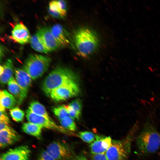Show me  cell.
<instances>
[{"instance_id":"cell-1","label":"cell","mask_w":160,"mask_h":160,"mask_svg":"<svg viewBox=\"0 0 160 160\" xmlns=\"http://www.w3.org/2000/svg\"><path fill=\"white\" fill-rule=\"evenodd\" d=\"M136 143L139 153L142 155L153 153L160 147V133L148 121L136 137Z\"/></svg>"},{"instance_id":"cell-2","label":"cell","mask_w":160,"mask_h":160,"mask_svg":"<svg viewBox=\"0 0 160 160\" xmlns=\"http://www.w3.org/2000/svg\"><path fill=\"white\" fill-rule=\"evenodd\" d=\"M73 41L78 54L84 57L92 54L97 48L99 42L96 34L85 27L81 28L76 31Z\"/></svg>"},{"instance_id":"cell-3","label":"cell","mask_w":160,"mask_h":160,"mask_svg":"<svg viewBox=\"0 0 160 160\" xmlns=\"http://www.w3.org/2000/svg\"><path fill=\"white\" fill-rule=\"evenodd\" d=\"M138 126L137 123L135 124L123 139L112 140L110 146L105 152L108 160L127 159Z\"/></svg>"},{"instance_id":"cell-4","label":"cell","mask_w":160,"mask_h":160,"mask_svg":"<svg viewBox=\"0 0 160 160\" xmlns=\"http://www.w3.org/2000/svg\"><path fill=\"white\" fill-rule=\"evenodd\" d=\"M72 81H75V79L72 71L67 68L58 67L46 77L43 82L42 88L46 94L49 96L53 89Z\"/></svg>"},{"instance_id":"cell-5","label":"cell","mask_w":160,"mask_h":160,"mask_svg":"<svg viewBox=\"0 0 160 160\" xmlns=\"http://www.w3.org/2000/svg\"><path fill=\"white\" fill-rule=\"evenodd\" d=\"M51 61V59L48 56L31 54L25 61L23 69L32 80H35L42 76L47 71Z\"/></svg>"},{"instance_id":"cell-6","label":"cell","mask_w":160,"mask_h":160,"mask_svg":"<svg viewBox=\"0 0 160 160\" xmlns=\"http://www.w3.org/2000/svg\"><path fill=\"white\" fill-rule=\"evenodd\" d=\"M79 90L76 82L72 81L53 89L49 96L54 100L60 101L76 95L79 93Z\"/></svg>"},{"instance_id":"cell-7","label":"cell","mask_w":160,"mask_h":160,"mask_svg":"<svg viewBox=\"0 0 160 160\" xmlns=\"http://www.w3.org/2000/svg\"><path fill=\"white\" fill-rule=\"evenodd\" d=\"M46 151L54 160H68L72 157L70 149L60 141H55L50 143Z\"/></svg>"},{"instance_id":"cell-8","label":"cell","mask_w":160,"mask_h":160,"mask_svg":"<svg viewBox=\"0 0 160 160\" xmlns=\"http://www.w3.org/2000/svg\"><path fill=\"white\" fill-rule=\"evenodd\" d=\"M26 116L29 122L40 126L43 128L55 130L63 133H67L66 130L58 126L52 120L36 114L28 109L26 112Z\"/></svg>"},{"instance_id":"cell-9","label":"cell","mask_w":160,"mask_h":160,"mask_svg":"<svg viewBox=\"0 0 160 160\" xmlns=\"http://www.w3.org/2000/svg\"><path fill=\"white\" fill-rule=\"evenodd\" d=\"M31 154V150L28 146L21 145L2 154L0 160H28Z\"/></svg>"},{"instance_id":"cell-10","label":"cell","mask_w":160,"mask_h":160,"mask_svg":"<svg viewBox=\"0 0 160 160\" xmlns=\"http://www.w3.org/2000/svg\"><path fill=\"white\" fill-rule=\"evenodd\" d=\"M36 34L49 52L56 50L59 47L52 34L50 28L45 27H42L38 30Z\"/></svg>"},{"instance_id":"cell-11","label":"cell","mask_w":160,"mask_h":160,"mask_svg":"<svg viewBox=\"0 0 160 160\" xmlns=\"http://www.w3.org/2000/svg\"><path fill=\"white\" fill-rule=\"evenodd\" d=\"M12 37L15 42L25 44L30 41L31 36L26 27L22 23L17 24L12 31Z\"/></svg>"},{"instance_id":"cell-12","label":"cell","mask_w":160,"mask_h":160,"mask_svg":"<svg viewBox=\"0 0 160 160\" xmlns=\"http://www.w3.org/2000/svg\"><path fill=\"white\" fill-rule=\"evenodd\" d=\"M112 140L110 137H102L96 135L95 140L90 145L92 154L105 153L110 146Z\"/></svg>"},{"instance_id":"cell-13","label":"cell","mask_w":160,"mask_h":160,"mask_svg":"<svg viewBox=\"0 0 160 160\" xmlns=\"http://www.w3.org/2000/svg\"><path fill=\"white\" fill-rule=\"evenodd\" d=\"M49 12L52 16L62 18L66 14V4L63 0L52 1L49 4Z\"/></svg>"},{"instance_id":"cell-14","label":"cell","mask_w":160,"mask_h":160,"mask_svg":"<svg viewBox=\"0 0 160 160\" xmlns=\"http://www.w3.org/2000/svg\"><path fill=\"white\" fill-rule=\"evenodd\" d=\"M15 79L18 84L27 94L32 83V79L23 69L17 68L15 70Z\"/></svg>"},{"instance_id":"cell-15","label":"cell","mask_w":160,"mask_h":160,"mask_svg":"<svg viewBox=\"0 0 160 160\" xmlns=\"http://www.w3.org/2000/svg\"><path fill=\"white\" fill-rule=\"evenodd\" d=\"M19 135L14 130H3L0 131V146L5 148L18 141L20 139Z\"/></svg>"},{"instance_id":"cell-16","label":"cell","mask_w":160,"mask_h":160,"mask_svg":"<svg viewBox=\"0 0 160 160\" xmlns=\"http://www.w3.org/2000/svg\"><path fill=\"white\" fill-rule=\"evenodd\" d=\"M9 92L17 100L18 104H20L26 97L27 94L19 86L15 79L13 77L7 83Z\"/></svg>"},{"instance_id":"cell-17","label":"cell","mask_w":160,"mask_h":160,"mask_svg":"<svg viewBox=\"0 0 160 160\" xmlns=\"http://www.w3.org/2000/svg\"><path fill=\"white\" fill-rule=\"evenodd\" d=\"M50 29L52 35L60 47H64L68 44L69 40L62 25L56 24Z\"/></svg>"},{"instance_id":"cell-18","label":"cell","mask_w":160,"mask_h":160,"mask_svg":"<svg viewBox=\"0 0 160 160\" xmlns=\"http://www.w3.org/2000/svg\"><path fill=\"white\" fill-rule=\"evenodd\" d=\"M17 99L11 94L5 90L0 92V105L5 108L12 109L14 108L17 103Z\"/></svg>"},{"instance_id":"cell-19","label":"cell","mask_w":160,"mask_h":160,"mask_svg":"<svg viewBox=\"0 0 160 160\" xmlns=\"http://www.w3.org/2000/svg\"><path fill=\"white\" fill-rule=\"evenodd\" d=\"M4 70L0 77V82L2 84L8 83L9 80L13 77V64L10 59H7L3 65Z\"/></svg>"},{"instance_id":"cell-20","label":"cell","mask_w":160,"mask_h":160,"mask_svg":"<svg viewBox=\"0 0 160 160\" xmlns=\"http://www.w3.org/2000/svg\"><path fill=\"white\" fill-rule=\"evenodd\" d=\"M41 126L29 122L24 123L22 127L23 131L25 133L38 138L41 136Z\"/></svg>"},{"instance_id":"cell-21","label":"cell","mask_w":160,"mask_h":160,"mask_svg":"<svg viewBox=\"0 0 160 160\" xmlns=\"http://www.w3.org/2000/svg\"><path fill=\"white\" fill-rule=\"evenodd\" d=\"M28 109L36 114L42 116L48 119L52 120L44 106L38 102L33 101L31 102L30 104Z\"/></svg>"},{"instance_id":"cell-22","label":"cell","mask_w":160,"mask_h":160,"mask_svg":"<svg viewBox=\"0 0 160 160\" xmlns=\"http://www.w3.org/2000/svg\"><path fill=\"white\" fill-rule=\"evenodd\" d=\"M30 41L32 48L36 51L46 54L49 52L36 34L31 36Z\"/></svg>"},{"instance_id":"cell-23","label":"cell","mask_w":160,"mask_h":160,"mask_svg":"<svg viewBox=\"0 0 160 160\" xmlns=\"http://www.w3.org/2000/svg\"><path fill=\"white\" fill-rule=\"evenodd\" d=\"M60 124L64 129L71 131H74L76 129V124L73 119L68 116L60 121Z\"/></svg>"},{"instance_id":"cell-24","label":"cell","mask_w":160,"mask_h":160,"mask_svg":"<svg viewBox=\"0 0 160 160\" xmlns=\"http://www.w3.org/2000/svg\"><path fill=\"white\" fill-rule=\"evenodd\" d=\"M10 113L13 120L17 122L22 121L25 116L24 112L17 107L11 109Z\"/></svg>"},{"instance_id":"cell-25","label":"cell","mask_w":160,"mask_h":160,"mask_svg":"<svg viewBox=\"0 0 160 160\" xmlns=\"http://www.w3.org/2000/svg\"><path fill=\"white\" fill-rule=\"evenodd\" d=\"M53 112L60 121L69 116L64 105L55 108L53 109Z\"/></svg>"},{"instance_id":"cell-26","label":"cell","mask_w":160,"mask_h":160,"mask_svg":"<svg viewBox=\"0 0 160 160\" xmlns=\"http://www.w3.org/2000/svg\"><path fill=\"white\" fill-rule=\"evenodd\" d=\"M78 135L82 140L88 143H92L95 138V136L93 133L87 131L80 132Z\"/></svg>"},{"instance_id":"cell-27","label":"cell","mask_w":160,"mask_h":160,"mask_svg":"<svg viewBox=\"0 0 160 160\" xmlns=\"http://www.w3.org/2000/svg\"><path fill=\"white\" fill-rule=\"evenodd\" d=\"M68 112L69 116L73 120L78 119L80 115L69 105H64Z\"/></svg>"},{"instance_id":"cell-28","label":"cell","mask_w":160,"mask_h":160,"mask_svg":"<svg viewBox=\"0 0 160 160\" xmlns=\"http://www.w3.org/2000/svg\"><path fill=\"white\" fill-rule=\"evenodd\" d=\"M80 115L81 109V102L78 99L72 101L69 105Z\"/></svg>"},{"instance_id":"cell-29","label":"cell","mask_w":160,"mask_h":160,"mask_svg":"<svg viewBox=\"0 0 160 160\" xmlns=\"http://www.w3.org/2000/svg\"><path fill=\"white\" fill-rule=\"evenodd\" d=\"M38 160H54L52 157L45 150L39 155Z\"/></svg>"},{"instance_id":"cell-30","label":"cell","mask_w":160,"mask_h":160,"mask_svg":"<svg viewBox=\"0 0 160 160\" xmlns=\"http://www.w3.org/2000/svg\"><path fill=\"white\" fill-rule=\"evenodd\" d=\"M93 160H108L105 153L92 154Z\"/></svg>"},{"instance_id":"cell-31","label":"cell","mask_w":160,"mask_h":160,"mask_svg":"<svg viewBox=\"0 0 160 160\" xmlns=\"http://www.w3.org/2000/svg\"><path fill=\"white\" fill-rule=\"evenodd\" d=\"M0 122L9 125V119L7 115L4 112L0 111Z\"/></svg>"},{"instance_id":"cell-32","label":"cell","mask_w":160,"mask_h":160,"mask_svg":"<svg viewBox=\"0 0 160 160\" xmlns=\"http://www.w3.org/2000/svg\"><path fill=\"white\" fill-rule=\"evenodd\" d=\"M3 130H13L14 129L11 127L9 125L4 123L0 122V131Z\"/></svg>"},{"instance_id":"cell-33","label":"cell","mask_w":160,"mask_h":160,"mask_svg":"<svg viewBox=\"0 0 160 160\" xmlns=\"http://www.w3.org/2000/svg\"><path fill=\"white\" fill-rule=\"evenodd\" d=\"M71 160H87L84 157L80 156L76 157Z\"/></svg>"},{"instance_id":"cell-34","label":"cell","mask_w":160,"mask_h":160,"mask_svg":"<svg viewBox=\"0 0 160 160\" xmlns=\"http://www.w3.org/2000/svg\"><path fill=\"white\" fill-rule=\"evenodd\" d=\"M0 75H1L3 73L4 70V68L3 65H0Z\"/></svg>"}]
</instances>
